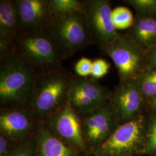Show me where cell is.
<instances>
[{"label": "cell", "mask_w": 156, "mask_h": 156, "mask_svg": "<svg viewBox=\"0 0 156 156\" xmlns=\"http://www.w3.org/2000/svg\"><path fill=\"white\" fill-rule=\"evenodd\" d=\"M46 28L63 59L92 44L83 12L53 15Z\"/></svg>", "instance_id": "cell-4"}, {"label": "cell", "mask_w": 156, "mask_h": 156, "mask_svg": "<svg viewBox=\"0 0 156 156\" xmlns=\"http://www.w3.org/2000/svg\"><path fill=\"white\" fill-rule=\"evenodd\" d=\"M112 20L117 30L131 28L134 24L135 19L128 8L118 6L112 10Z\"/></svg>", "instance_id": "cell-19"}, {"label": "cell", "mask_w": 156, "mask_h": 156, "mask_svg": "<svg viewBox=\"0 0 156 156\" xmlns=\"http://www.w3.org/2000/svg\"><path fill=\"white\" fill-rule=\"evenodd\" d=\"M10 55L38 73L62 67L63 59L47 28L19 31L13 41Z\"/></svg>", "instance_id": "cell-1"}, {"label": "cell", "mask_w": 156, "mask_h": 156, "mask_svg": "<svg viewBox=\"0 0 156 156\" xmlns=\"http://www.w3.org/2000/svg\"><path fill=\"white\" fill-rule=\"evenodd\" d=\"M9 156H38L37 147L30 142L17 146Z\"/></svg>", "instance_id": "cell-23"}, {"label": "cell", "mask_w": 156, "mask_h": 156, "mask_svg": "<svg viewBox=\"0 0 156 156\" xmlns=\"http://www.w3.org/2000/svg\"><path fill=\"white\" fill-rule=\"evenodd\" d=\"M53 15H62L73 12H84L83 1L50 0Z\"/></svg>", "instance_id": "cell-18"}, {"label": "cell", "mask_w": 156, "mask_h": 156, "mask_svg": "<svg viewBox=\"0 0 156 156\" xmlns=\"http://www.w3.org/2000/svg\"><path fill=\"white\" fill-rule=\"evenodd\" d=\"M75 76L62 67L37 74L28 107L39 122L67 102L69 86Z\"/></svg>", "instance_id": "cell-3"}, {"label": "cell", "mask_w": 156, "mask_h": 156, "mask_svg": "<svg viewBox=\"0 0 156 156\" xmlns=\"http://www.w3.org/2000/svg\"><path fill=\"white\" fill-rule=\"evenodd\" d=\"M135 79L145 101L156 97V67L145 68Z\"/></svg>", "instance_id": "cell-17"}, {"label": "cell", "mask_w": 156, "mask_h": 156, "mask_svg": "<svg viewBox=\"0 0 156 156\" xmlns=\"http://www.w3.org/2000/svg\"><path fill=\"white\" fill-rule=\"evenodd\" d=\"M38 73L12 55L0 60L1 109L28 107Z\"/></svg>", "instance_id": "cell-2"}, {"label": "cell", "mask_w": 156, "mask_h": 156, "mask_svg": "<svg viewBox=\"0 0 156 156\" xmlns=\"http://www.w3.org/2000/svg\"><path fill=\"white\" fill-rule=\"evenodd\" d=\"M139 16H156V0H126Z\"/></svg>", "instance_id": "cell-20"}, {"label": "cell", "mask_w": 156, "mask_h": 156, "mask_svg": "<svg viewBox=\"0 0 156 156\" xmlns=\"http://www.w3.org/2000/svg\"><path fill=\"white\" fill-rule=\"evenodd\" d=\"M111 67V64L105 60L98 58L93 62L91 73V78L100 79L106 75Z\"/></svg>", "instance_id": "cell-22"}, {"label": "cell", "mask_w": 156, "mask_h": 156, "mask_svg": "<svg viewBox=\"0 0 156 156\" xmlns=\"http://www.w3.org/2000/svg\"><path fill=\"white\" fill-rule=\"evenodd\" d=\"M92 44L104 50L119 35L112 20V10L108 0L83 1Z\"/></svg>", "instance_id": "cell-8"}, {"label": "cell", "mask_w": 156, "mask_h": 156, "mask_svg": "<svg viewBox=\"0 0 156 156\" xmlns=\"http://www.w3.org/2000/svg\"><path fill=\"white\" fill-rule=\"evenodd\" d=\"M146 53V67H156V46L147 50Z\"/></svg>", "instance_id": "cell-26"}, {"label": "cell", "mask_w": 156, "mask_h": 156, "mask_svg": "<svg viewBox=\"0 0 156 156\" xmlns=\"http://www.w3.org/2000/svg\"><path fill=\"white\" fill-rule=\"evenodd\" d=\"M104 51L114 62L120 82L136 78L146 67V51L127 34H119Z\"/></svg>", "instance_id": "cell-6"}, {"label": "cell", "mask_w": 156, "mask_h": 156, "mask_svg": "<svg viewBox=\"0 0 156 156\" xmlns=\"http://www.w3.org/2000/svg\"><path fill=\"white\" fill-rule=\"evenodd\" d=\"M19 31L13 1H0V60L10 56L13 41Z\"/></svg>", "instance_id": "cell-14"}, {"label": "cell", "mask_w": 156, "mask_h": 156, "mask_svg": "<svg viewBox=\"0 0 156 156\" xmlns=\"http://www.w3.org/2000/svg\"><path fill=\"white\" fill-rule=\"evenodd\" d=\"M112 91L93 78L76 76L69 86L68 101L81 117L105 105Z\"/></svg>", "instance_id": "cell-7"}, {"label": "cell", "mask_w": 156, "mask_h": 156, "mask_svg": "<svg viewBox=\"0 0 156 156\" xmlns=\"http://www.w3.org/2000/svg\"><path fill=\"white\" fill-rule=\"evenodd\" d=\"M93 62L89 58L83 57L78 61L75 66V71L77 76L82 78H87L91 75Z\"/></svg>", "instance_id": "cell-24"}, {"label": "cell", "mask_w": 156, "mask_h": 156, "mask_svg": "<svg viewBox=\"0 0 156 156\" xmlns=\"http://www.w3.org/2000/svg\"><path fill=\"white\" fill-rule=\"evenodd\" d=\"M20 31L46 29L53 16L50 0H14Z\"/></svg>", "instance_id": "cell-13"}, {"label": "cell", "mask_w": 156, "mask_h": 156, "mask_svg": "<svg viewBox=\"0 0 156 156\" xmlns=\"http://www.w3.org/2000/svg\"><path fill=\"white\" fill-rule=\"evenodd\" d=\"M11 140H9L4 135H0V156H9L11 153L12 148L11 144Z\"/></svg>", "instance_id": "cell-25"}, {"label": "cell", "mask_w": 156, "mask_h": 156, "mask_svg": "<svg viewBox=\"0 0 156 156\" xmlns=\"http://www.w3.org/2000/svg\"><path fill=\"white\" fill-rule=\"evenodd\" d=\"M147 123L142 115L118 126L102 144L94 149L95 156H135L143 154Z\"/></svg>", "instance_id": "cell-5"}, {"label": "cell", "mask_w": 156, "mask_h": 156, "mask_svg": "<svg viewBox=\"0 0 156 156\" xmlns=\"http://www.w3.org/2000/svg\"><path fill=\"white\" fill-rule=\"evenodd\" d=\"M40 122L29 107L1 109L0 131L11 140L23 141L36 133Z\"/></svg>", "instance_id": "cell-12"}, {"label": "cell", "mask_w": 156, "mask_h": 156, "mask_svg": "<svg viewBox=\"0 0 156 156\" xmlns=\"http://www.w3.org/2000/svg\"><path fill=\"white\" fill-rule=\"evenodd\" d=\"M127 35L144 50L156 46V16H139L135 19Z\"/></svg>", "instance_id": "cell-16"}, {"label": "cell", "mask_w": 156, "mask_h": 156, "mask_svg": "<svg viewBox=\"0 0 156 156\" xmlns=\"http://www.w3.org/2000/svg\"><path fill=\"white\" fill-rule=\"evenodd\" d=\"M38 156H78L77 149L52 134L44 122H40L35 133Z\"/></svg>", "instance_id": "cell-15"}, {"label": "cell", "mask_w": 156, "mask_h": 156, "mask_svg": "<svg viewBox=\"0 0 156 156\" xmlns=\"http://www.w3.org/2000/svg\"><path fill=\"white\" fill-rule=\"evenodd\" d=\"M80 121L86 145L94 149L108 140L119 125L111 101L81 116Z\"/></svg>", "instance_id": "cell-10"}, {"label": "cell", "mask_w": 156, "mask_h": 156, "mask_svg": "<svg viewBox=\"0 0 156 156\" xmlns=\"http://www.w3.org/2000/svg\"><path fill=\"white\" fill-rule=\"evenodd\" d=\"M149 108L151 112L153 113V115L156 116V97L148 101Z\"/></svg>", "instance_id": "cell-27"}, {"label": "cell", "mask_w": 156, "mask_h": 156, "mask_svg": "<svg viewBox=\"0 0 156 156\" xmlns=\"http://www.w3.org/2000/svg\"><path fill=\"white\" fill-rule=\"evenodd\" d=\"M110 101L120 124L141 115L145 100L133 78L120 82L112 92Z\"/></svg>", "instance_id": "cell-11"}, {"label": "cell", "mask_w": 156, "mask_h": 156, "mask_svg": "<svg viewBox=\"0 0 156 156\" xmlns=\"http://www.w3.org/2000/svg\"><path fill=\"white\" fill-rule=\"evenodd\" d=\"M143 154L156 156V116L153 115L147 123L146 140Z\"/></svg>", "instance_id": "cell-21"}, {"label": "cell", "mask_w": 156, "mask_h": 156, "mask_svg": "<svg viewBox=\"0 0 156 156\" xmlns=\"http://www.w3.org/2000/svg\"><path fill=\"white\" fill-rule=\"evenodd\" d=\"M50 132L68 145L84 151L87 145L84 139L80 117L68 101L44 121Z\"/></svg>", "instance_id": "cell-9"}]
</instances>
